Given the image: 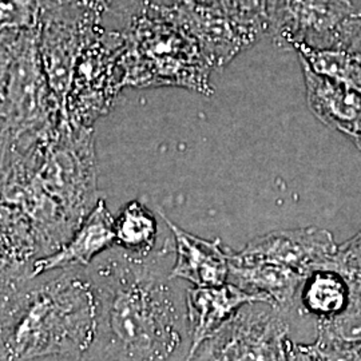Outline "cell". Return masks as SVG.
<instances>
[{"instance_id": "6da1fadb", "label": "cell", "mask_w": 361, "mask_h": 361, "mask_svg": "<svg viewBox=\"0 0 361 361\" xmlns=\"http://www.w3.org/2000/svg\"><path fill=\"white\" fill-rule=\"evenodd\" d=\"M171 257L173 235L146 257L113 247L91 264L98 298L91 349L116 361H186L192 347L188 286L170 277Z\"/></svg>"}, {"instance_id": "7a4b0ae2", "label": "cell", "mask_w": 361, "mask_h": 361, "mask_svg": "<svg viewBox=\"0 0 361 361\" xmlns=\"http://www.w3.org/2000/svg\"><path fill=\"white\" fill-rule=\"evenodd\" d=\"M0 360L87 353L98 331V298L87 268H66L1 284Z\"/></svg>"}, {"instance_id": "3957f363", "label": "cell", "mask_w": 361, "mask_h": 361, "mask_svg": "<svg viewBox=\"0 0 361 361\" xmlns=\"http://www.w3.org/2000/svg\"><path fill=\"white\" fill-rule=\"evenodd\" d=\"M39 35L1 32V153L47 149L66 123L43 70Z\"/></svg>"}, {"instance_id": "277c9868", "label": "cell", "mask_w": 361, "mask_h": 361, "mask_svg": "<svg viewBox=\"0 0 361 361\" xmlns=\"http://www.w3.org/2000/svg\"><path fill=\"white\" fill-rule=\"evenodd\" d=\"M126 87H178L212 97L214 71L198 43L158 8L135 16L125 30Z\"/></svg>"}, {"instance_id": "5b68a950", "label": "cell", "mask_w": 361, "mask_h": 361, "mask_svg": "<svg viewBox=\"0 0 361 361\" xmlns=\"http://www.w3.org/2000/svg\"><path fill=\"white\" fill-rule=\"evenodd\" d=\"M126 38L122 30L91 27L74 68L66 101L71 128H92L107 116L126 87L123 55Z\"/></svg>"}, {"instance_id": "8992f818", "label": "cell", "mask_w": 361, "mask_h": 361, "mask_svg": "<svg viewBox=\"0 0 361 361\" xmlns=\"http://www.w3.org/2000/svg\"><path fill=\"white\" fill-rule=\"evenodd\" d=\"M34 180L80 226L101 200L94 129H75L63 123L34 173Z\"/></svg>"}, {"instance_id": "52a82bcc", "label": "cell", "mask_w": 361, "mask_h": 361, "mask_svg": "<svg viewBox=\"0 0 361 361\" xmlns=\"http://www.w3.org/2000/svg\"><path fill=\"white\" fill-rule=\"evenodd\" d=\"M289 316L271 302L245 304L188 361H288Z\"/></svg>"}, {"instance_id": "ba28073f", "label": "cell", "mask_w": 361, "mask_h": 361, "mask_svg": "<svg viewBox=\"0 0 361 361\" xmlns=\"http://www.w3.org/2000/svg\"><path fill=\"white\" fill-rule=\"evenodd\" d=\"M360 13L352 0H268V35L283 50L295 44L334 49L347 23Z\"/></svg>"}, {"instance_id": "9c48e42d", "label": "cell", "mask_w": 361, "mask_h": 361, "mask_svg": "<svg viewBox=\"0 0 361 361\" xmlns=\"http://www.w3.org/2000/svg\"><path fill=\"white\" fill-rule=\"evenodd\" d=\"M99 23L92 15L65 6H47L39 35V51L52 95L66 116L71 77L86 37Z\"/></svg>"}, {"instance_id": "30bf717a", "label": "cell", "mask_w": 361, "mask_h": 361, "mask_svg": "<svg viewBox=\"0 0 361 361\" xmlns=\"http://www.w3.org/2000/svg\"><path fill=\"white\" fill-rule=\"evenodd\" d=\"M158 10L198 43L213 70L224 68L258 42L232 19L198 0H182Z\"/></svg>"}, {"instance_id": "8fae6325", "label": "cell", "mask_w": 361, "mask_h": 361, "mask_svg": "<svg viewBox=\"0 0 361 361\" xmlns=\"http://www.w3.org/2000/svg\"><path fill=\"white\" fill-rule=\"evenodd\" d=\"M337 246L329 231L308 226L262 234L234 253L244 259L279 264L307 277L312 271L328 267Z\"/></svg>"}, {"instance_id": "7c38bea8", "label": "cell", "mask_w": 361, "mask_h": 361, "mask_svg": "<svg viewBox=\"0 0 361 361\" xmlns=\"http://www.w3.org/2000/svg\"><path fill=\"white\" fill-rule=\"evenodd\" d=\"M157 213L174 240V262L170 277L192 286L226 284L232 250L222 245L219 238L205 240L183 231L169 219L162 209H157Z\"/></svg>"}, {"instance_id": "4fadbf2b", "label": "cell", "mask_w": 361, "mask_h": 361, "mask_svg": "<svg viewBox=\"0 0 361 361\" xmlns=\"http://www.w3.org/2000/svg\"><path fill=\"white\" fill-rule=\"evenodd\" d=\"M307 102L325 126L361 143V90L348 83L322 77L301 63Z\"/></svg>"}, {"instance_id": "5bb4252c", "label": "cell", "mask_w": 361, "mask_h": 361, "mask_svg": "<svg viewBox=\"0 0 361 361\" xmlns=\"http://www.w3.org/2000/svg\"><path fill=\"white\" fill-rule=\"evenodd\" d=\"M114 219L101 198L65 245L35 262L31 279L56 269L89 268L97 258L116 247Z\"/></svg>"}, {"instance_id": "9a60e30c", "label": "cell", "mask_w": 361, "mask_h": 361, "mask_svg": "<svg viewBox=\"0 0 361 361\" xmlns=\"http://www.w3.org/2000/svg\"><path fill=\"white\" fill-rule=\"evenodd\" d=\"M265 301L232 283L219 286H188L186 310L192 347L189 360L200 345L214 335L233 314L245 304ZM268 302V301H265Z\"/></svg>"}, {"instance_id": "2e32d148", "label": "cell", "mask_w": 361, "mask_h": 361, "mask_svg": "<svg viewBox=\"0 0 361 361\" xmlns=\"http://www.w3.org/2000/svg\"><path fill=\"white\" fill-rule=\"evenodd\" d=\"M305 277L286 267L237 257L231 252L228 283L292 313Z\"/></svg>"}, {"instance_id": "e0dca14e", "label": "cell", "mask_w": 361, "mask_h": 361, "mask_svg": "<svg viewBox=\"0 0 361 361\" xmlns=\"http://www.w3.org/2000/svg\"><path fill=\"white\" fill-rule=\"evenodd\" d=\"M300 314L331 320L344 313L350 305V288L347 280L334 269L310 273L298 295Z\"/></svg>"}, {"instance_id": "ac0fdd59", "label": "cell", "mask_w": 361, "mask_h": 361, "mask_svg": "<svg viewBox=\"0 0 361 361\" xmlns=\"http://www.w3.org/2000/svg\"><path fill=\"white\" fill-rule=\"evenodd\" d=\"M116 246L130 255L146 257L158 249V219L155 212L142 201L133 200L121 209L114 219Z\"/></svg>"}, {"instance_id": "d6986e66", "label": "cell", "mask_w": 361, "mask_h": 361, "mask_svg": "<svg viewBox=\"0 0 361 361\" xmlns=\"http://www.w3.org/2000/svg\"><path fill=\"white\" fill-rule=\"evenodd\" d=\"M292 50L297 52L298 61L316 74L348 83L361 90V62L353 54L340 47L313 49L305 44H295Z\"/></svg>"}, {"instance_id": "ffe728a7", "label": "cell", "mask_w": 361, "mask_h": 361, "mask_svg": "<svg viewBox=\"0 0 361 361\" xmlns=\"http://www.w3.org/2000/svg\"><path fill=\"white\" fill-rule=\"evenodd\" d=\"M224 13L259 40L268 35V0H198Z\"/></svg>"}, {"instance_id": "44dd1931", "label": "cell", "mask_w": 361, "mask_h": 361, "mask_svg": "<svg viewBox=\"0 0 361 361\" xmlns=\"http://www.w3.org/2000/svg\"><path fill=\"white\" fill-rule=\"evenodd\" d=\"M47 0H1V32L40 30Z\"/></svg>"}, {"instance_id": "7402d4cb", "label": "cell", "mask_w": 361, "mask_h": 361, "mask_svg": "<svg viewBox=\"0 0 361 361\" xmlns=\"http://www.w3.org/2000/svg\"><path fill=\"white\" fill-rule=\"evenodd\" d=\"M326 269L338 271L347 280L350 288V298L361 296L360 233L337 246Z\"/></svg>"}, {"instance_id": "603a6c76", "label": "cell", "mask_w": 361, "mask_h": 361, "mask_svg": "<svg viewBox=\"0 0 361 361\" xmlns=\"http://www.w3.org/2000/svg\"><path fill=\"white\" fill-rule=\"evenodd\" d=\"M317 336L349 344H361V307L350 305L335 319L317 322Z\"/></svg>"}, {"instance_id": "cb8c5ba5", "label": "cell", "mask_w": 361, "mask_h": 361, "mask_svg": "<svg viewBox=\"0 0 361 361\" xmlns=\"http://www.w3.org/2000/svg\"><path fill=\"white\" fill-rule=\"evenodd\" d=\"M313 361H361V344H349L317 336L313 343H300Z\"/></svg>"}, {"instance_id": "d4e9b609", "label": "cell", "mask_w": 361, "mask_h": 361, "mask_svg": "<svg viewBox=\"0 0 361 361\" xmlns=\"http://www.w3.org/2000/svg\"><path fill=\"white\" fill-rule=\"evenodd\" d=\"M182 0H106V11L113 15L125 30L130 22L150 8H166Z\"/></svg>"}, {"instance_id": "484cf974", "label": "cell", "mask_w": 361, "mask_h": 361, "mask_svg": "<svg viewBox=\"0 0 361 361\" xmlns=\"http://www.w3.org/2000/svg\"><path fill=\"white\" fill-rule=\"evenodd\" d=\"M338 47L353 54L361 62V13L353 16L347 23L341 34Z\"/></svg>"}, {"instance_id": "4316f807", "label": "cell", "mask_w": 361, "mask_h": 361, "mask_svg": "<svg viewBox=\"0 0 361 361\" xmlns=\"http://www.w3.org/2000/svg\"><path fill=\"white\" fill-rule=\"evenodd\" d=\"M31 361H116L111 357L102 355L94 349L89 350L83 355H75V356H54V357H46V359H38Z\"/></svg>"}, {"instance_id": "83f0119b", "label": "cell", "mask_w": 361, "mask_h": 361, "mask_svg": "<svg viewBox=\"0 0 361 361\" xmlns=\"http://www.w3.org/2000/svg\"><path fill=\"white\" fill-rule=\"evenodd\" d=\"M286 355H288V361H313L310 359V355L301 348L300 343L293 341L289 337L286 340Z\"/></svg>"}, {"instance_id": "f1b7e54d", "label": "cell", "mask_w": 361, "mask_h": 361, "mask_svg": "<svg viewBox=\"0 0 361 361\" xmlns=\"http://www.w3.org/2000/svg\"><path fill=\"white\" fill-rule=\"evenodd\" d=\"M352 1H353V3H355V4H356L359 8H360L361 11V0H352Z\"/></svg>"}, {"instance_id": "f546056e", "label": "cell", "mask_w": 361, "mask_h": 361, "mask_svg": "<svg viewBox=\"0 0 361 361\" xmlns=\"http://www.w3.org/2000/svg\"><path fill=\"white\" fill-rule=\"evenodd\" d=\"M359 233H360V235H361V231H360V232H359Z\"/></svg>"}]
</instances>
